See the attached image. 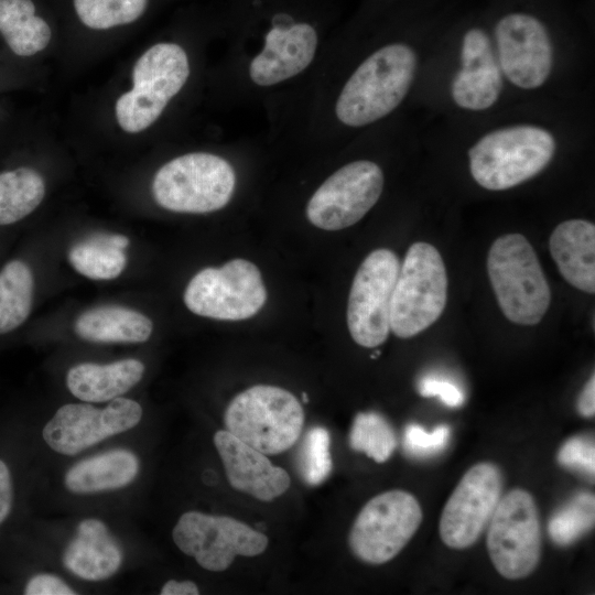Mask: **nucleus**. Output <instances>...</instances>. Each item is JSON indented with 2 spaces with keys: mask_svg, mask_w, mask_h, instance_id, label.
Segmentation results:
<instances>
[{
  "mask_svg": "<svg viewBox=\"0 0 595 595\" xmlns=\"http://www.w3.org/2000/svg\"><path fill=\"white\" fill-rule=\"evenodd\" d=\"M213 441L234 489L261 501H271L289 489L291 478L286 470L274 465L262 452L227 430L217 431Z\"/></svg>",
  "mask_w": 595,
  "mask_h": 595,
  "instance_id": "a211bd4d",
  "label": "nucleus"
},
{
  "mask_svg": "<svg viewBox=\"0 0 595 595\" xmlns=\"http://www.w3.org/2000/svg\"><path fill=\"white\" fill-rule=\"evenodd\" d=\"M142 415V407L128 398H115L102 409L89 403H67L46 422L42 436L54 452L73 456L131 430Z\"/></svg>",
  "mask_w": 595,
  "mask_h": 595,
  "instance_id": "4468645a",
  "label": "nucleus"
},
{
  "mask_svg": "<svg viewBox=\"0 0 595 595\" xmlns=\"http://www.w3.org/2000/svg\"><path fill=\"white\" fill-rule=\"evenodd\" d=\"M161 595H197L198 586L192 581H167L161 588Z\"/></svg>",
  "mask_w": 595,
  "mask_h": 595,
  "instance_id": "58836bf2",
  "label": "nucleus"
},
{
  "mask_svg": "<svg viewBox=\"0 0 595 595\" xmlns=\"http://www.w3.org/2000/svg\"><path fill=\"white\" fill-rule=\"evenodd\" d=\"M594 496L582 493L574 496L553 513L549 522V534L559 545L575 542L594 526Z\"/></svg>",
  "mask_w": 595,
  "mask_h": 595,
  "instance_id": "c756f323",
  "label": "nucleus"
},
{
  "mask_svg": "<svg viewBox=\"0 0 595 595\" xmlns=\"http://www.w3.org/2000/svg\"><path fill=\"white\" fill-rule=\"evenodd\" d=\"M45 183L40 173L18 167L0 173V226L30 215L43 201Z\"/></svg>",
  "mask_w": 595,
  "mask_h": 595,
  "instance_id": "bb28decb",
  "label": "nucleus"
},
{
  "mask_svg": "<svg viewBox=\"0 0 595 595\" xmlns=\"http://www.w3.org/2000/svg\"><path fill=\"white\" fill-rule=\"evenodd\" d=\"M128 246L129 239L123 235H97L74 245L68 251V261L89 279L111 280L126 268L123 249Z\"/></svg>",
  "mask_w": 595,
  "mask_h": 595,
  "instance_id": "a878e982",
  "label": "nucleus"
},
{
  "mask_svg": "<svg viewBox=\"0 0 595 595\" xmlns=\"http://www.w3.org/2000/svg\"><path fill=\"white\" fill-rule=\"evenodd\" d=\"M419 392L423 397H437L451 408L461 407L465 401L462 389L444 377L426 376L419 381Z\"/></svg>",
  "mask_w": 595,
  "mask_h": 595,
  "instance_id": "f704fd0d",
  "label": "nucleus"
},
{
  "mask_svg": "<svg viewBox=\"0 0 595 595\" xmlns=\"http://www.w3.org/2000/svg\"><path fill=\"white\" fill-rule=\"evenodd\" d=\"M236 173L224 158L193 152L162 165L152 182L155 202L174 213L206 214L221 209L231 199Z\"/></svg>",
  "mask_w": 595,
  "mask_h": 595,
  "instance_id": "39448f33",
  "label": "nucleus"
},
{
  "mask_svg": "<svg viewBox=\"0 0 595 595\" xmlns=\"http://www.w3.org/2000/svg\"><path fill=\"white\" fill-rule=\"evenodd\" d=\"M349 445L354 451L363 452L377 463L389 459L397 446L393 429L377 412H360L351 424Z\"/></svg>",
  "mask_w": 595,
  "mask_h": 595,
  "instance_id": "c85d7f7f",
  "label": "nucleus"
},
{
  "mask_svg": "<svg viewBox=\"0 0 595 595\" xmlns=\"http://www.w3.org/2000/svg\"><path fill=\"white\" fill-rule=\"evenodd\" d=\"M558 462L565 467L594 475L595 451L592 440L575 436L567 440L559 451Z\"/></svg>",
  "mask_w": 595,
  "mask_h": 595,
  "instance_id": "72a5a7b5",
  "label": "nucleus"
},
{
  "mask_svg": "<svg viewBox=\"0 0 595 595\" xmlns=\"http://www.w3.org/2000/svg\"><path fill=\"white\" fill-rule=\"evenodd\" d=\"M450 434L447 425H439L432 432H426L418 424H409L403 434V447L415 457L435 455L446 447Z\"/></svg>",
  "mask_w": 595,
  "mask_h": 595,
  "instance_id": "473e14b6",
  "label": "nucleus"
},
{
  "mask_svg": "<svg viewBox=\"0 0 595 595\" xmlns=\"http://www.w3.org/2000/svg\"><path fill=\"white\" fill-rule=\"evenodd\" d=\"M13 505V485L11 473L0 458V526L4 522L11 512Z\"/></svg>",
  "mask_w": 595,
  "mask_h": 595,
  "instance_id": "e433bc0d",
  "label": "nucleus"
},
{
  "mask_svg": "<svg viewBox=\"0 0 595 595\" xmlns=\"http://www.w3.org/2000/svg\"><path fill=\"white\" fill-rule=\"evenodd\" d=\"M447 285L439 250L428 242L412 244L394 284L390 331L400 338H409L432 325L446 305Z\"/></svg>",
  "mask_w": 595,
  "mask_h": 595,
  "instance_id": "423d86ee",
  "label": "nucleus"
},
{
  "mask_svg": "<svg viewBox=\"0 0 595 595\" xmlns=\"http://www.w3.org/2000/svg\"><path fill=\"white\" fill-rule=\"evenodd\" d=\"M577 410L581 415L591 418L595 413V378L594 375L588 379L584 386L578 400Z\"/></svg>",
  "mask_w": 595,
  "mask_h": 595,
  "instance_id": "4c0bfd02",
  "label": "nucleus"
},
{
  "mask_svg": "<svg viewBox=\"0 0 595 595\" xmlns=\"http://www.w3.org/2000/svg\"><path fill=\"white\" fill-rule=\"evenodd\" d=\"M421 522L422 510L414 496L400 489L381 493L357 515L349 548L365 563L383 564L407 545Z\"/></svg>",
  "mask_w": 595,
  "mask_h": 595,
  "instance_id": "9d476101",
  "label": "nucleus"
},
{
  "mask_svg": "<svg viewBox=\"0 0 595 595\" xmlns=\"http://www.w3.org/2000/svg\"><path fill=\"white\" fill-rule=\"evenodd\" d=\"M148 0H74L76 13L83 24L106 30L138 20Z\"/></svg>",
  "mask_w": 595,
  "mask_h": 595,
  "instance_id": "7c9ffc66",
  "label": "nucleus"
},
{
  "mask_svg": "<svg viewBox=\"0 0 595 595\" xmlns=\"http://www.w3.org/2000/svg\"><path fill=\"white\" fill-rule=\"evenodd\" d=\"M400 262L387 248L371 251L359 266L349 292L347 326L360 346L374 348L390 332V303Z\"/></svg>",
  "mask_w": 595,
  "mask_h": 595,
  "instance_id": "f8f14e48",
  "label": "nucleus"
},
{
  "mask_svg": "<svg viewBox=\"0 0 595 595\" xmlns=\"http://www.w3.org/2000/svg\"><path fill=\"white\" fill-rule=\"evenodd\" d=\"M329 432L323 426H313L305 434L299 453V472L305 484L317 486L329 476L333 462L329 451Z\"/></svg>",
  "mask_w": 595,
  "mask_h": 595,
  "instance_id": "2f4dec72",
  "label": "nucleus"
},
{
  "mask_svg": "<svg viewBox=\"0 0 595 595\" xmlns=\"http://www.w3.org/2000/svg\"><path fill=\"white\" fill-rule=\"evenodd\" d=\"M385 184L380 166L369 160L349 162L313 193L306 216L320 229L334 231L359 221L378 202Z\"/></svg>",
  "mask_w": 595,
  "mask_h": 595,
  "instance_id": "ddd939ff",
  "label": "nucleus"
},
{
  "mask_svg": "<svg viewBox=\"0 0 595 595\" xmlns=\"http://www.w3.org/2000/svg\"><path fill=\"white\" fill-rule=\"evenodd\" d=\"M502 475L497 465L472 466L450 496L440 519L442 541L453 549L473 545L487 528L501 498Z\"/></svg>",
  "mask_w": 595,
  "mask_h": 595,
  "instance_id": "2eb2a0df",
  "label": "nucleus"
},
{
  "mask_svg": "<svg viewBox=\"0 0 595 595\" xmlns=\"http://www.w3.org/2000/svg\"><path fill=\"white\" fill-rule=\"evenodd\" d=\"M555 152V140L545 129L521 125L494 130L469 150L474 180L489 191H502L540 173Z\"/></svg>",
  "mask_w": 595,
  "mask_h": 595,
  "instance_id": "f03ea898",
  "label": "nucleus"
},
{
  "mask_svg": "<svg viewBox=\"0 0 595 595\" xmlns=\"http://www.w3.org/2000/svg\"><path fill=\"white\" fill-rule=\"evenodd\" d=\"M0 33L19 56L41 52L51 40V28L31 0H0Z\"/></svg>",
  "mask_w": 595,
  "mask_h": 595,
  "instance_id": "393cba45",
  "label": "nucleus"
},
{
  "mask_svg": "<svg viewBox=\"0 0 595 595\" xmlns=\"http://www.w3.org/2000/svg\"><path fill=\"white\" fill-rule=\"evenodd\" d=\"M317 32L306 22L277 23L268 30L263 44L248 64L249 79L259 87L285 83L313 63Z\"/></svg>",
  "mask_w": 595,
  "mask_h": 595,
  "instance_id": "f3484780",
  "label": "nucleus"
},
{
  "mask_svg": "<svg viewBox=\"0 0 595 595\" xmlns=\"http://www.w3.org/2000/svg\"><path fill=\"white\" fill-rule=\"evenodd\" d=\"M138 456L116 448L74 464L64 476L65 488L77 495L96 494L123 488L139 474Z\"/></svg>",
  "mask_w": 595,
  "mask_h": 595,
  "instance_id": "5701e85b",
  "label": "nucleus"
},
{
  "mask_svg": "<svg viewBox=\"0 0 595 595\" xmlns=\"http://www.w3.org/2000/svg\"><path fill=\"white\" fill-rule=\"evenodd\" d=\"M461 63L451 87L455 104L468 110L491 107L501 93L502 79L490 41L483 30L472 29L465 33Z\"/></svg>",
  "mask_w": 595,
  "mask_h": 595,
  "instance_id": "6ab92c4d",
  "label": "nucleus"
},
{
  "mask_svg": "<svg viewBox=\"0 0 595 595\" xmlns=\"http://www.w3.org/2000/svg\"><path fill=\"white\" fill-rule=\"evenodd\" d=\"M487 271L505 316L536 325L545 315L551 292L534 249L523 235L498 237L487 257Z\"/></svg>",
  "mask_w": 595,
  "mask_h": 595,
  "instance_id": "7ed1b4c3",
  "label": "nucleus"
},
{
  "mask_svg": "<svg viewBox=\"0 0 595 595\" xmlns=\"http://www.w3.org/2000/svg\"><path fill=\"white\" fill-rule=\"evenodd\" d=\"M486 529L488 553L500 575L520 580L536 570L541 530L531 494L516 488L501 496Z\"/></svg>",
  "mask_w": 595,
  "mask_h": 595,
  "instance_id": "1a4fd4ad",
  "label": "nucleus"
},
{
  "mask_svg": "<svg viewBox=\"0 0 595 595\" xmlns=\"http://www.w3.org/2000/svg\"><path fill=\"white\" fill-rule=\"evenodd\" d=\"M188 76V57L178 44L163 42L147 50L133 66L132 89L116 102L121 129L137 133L149 128L184 87Z\"/></svg>",
  "mask_w": 595,
  "mask_h": 595,
  "instance_id": "0eeeda50",
  "label": "nucleus"
},
{
  "mask_svg": "<svg viewBox=\"0 0 595 595\" xmlns=\"http://www.w3.org/2000/svg\"><path fill=\"white\" fill-rule=\"evenodd\" d=\"M416 68L414 51L403 43L385 45L351 73L335 102L337 120L368 126L392 112L407 96Z\"/></svg>",
  "mask_w": 595,
  "mask_h": 595,
  "instance_id": "f257e3e1",
  "label": "nucleus"
},
{
  "mask_svg": "<svg viewBox=\"0 0 595 595\" xmlns=\"http://www.w3.org/2000/svg\"><path fill=\"white\" fill-rule=\"evenodd\" d=\"M296 397L280 387L257 385L238 393L224 414L226 430L262 452L277 455L291 448L304 426Z\"/></svg>",
  "mask_w": 595,
  "mask_h": 595,
  "instance_id": "20e7f679",
  "label": "nucleus"
},
{
  "mask_svg": "<svg viewBox=\"0 0 595 595\" xmlns=\"http://www.w3.org/2000/svg\"><path fill=\"white\" fill-rule=\"evenodd\" d=\"M551 256L562 277L589 294L595 292V226L585 219L559 224L549 240Z\"/></svg>",
  "mask_w": 595,
  "mask_h": 595,
  "instance_id": "412c9836",
  "label": "nucleus"
},
{
  "mask_svg": "<svg viewBox=\"0 0 595 595\" xmlns=\"http://www.w3.org/2000/svg\"><path fill=\"white\" fill-rule=\"evenodd\" d=\"M34 279L21 260L8 262L0 271V334L9 333L30 315Z\"/></svg>",
  "mask_w": 595,
  "mask_h": 595,
  "instance_id": "cd10ccee",
  "label": "nucleus"
},
{
  "mask_svg": "<svg viewBox=\"0 0 595 595\" xmlns=\"http://www.w3.org/2000/svg\"><path fill=\"white\" fill-rule=\"evenodd\" d=\"M145 367L134 358L110 364L83 363L66 374L71 393L85 402H106L128 392L143 377Z\"/></svg>",
  "mask_w": 595,
  "mask_h": 595,
  "instance_id": "4be33fe9",
  "label": "nucleus"
},
{
  "mask_svg": "<svg viewBox=\"0 0 595 595\" xmlns=\"http://www.w3.org/2000/svg\"><path fill=\"white\" fill-rule=\"evenodd\" d=\"M74 331L88 342L137 344L150 338L153 323L138 311L106 305L82 313L75 321Z\"/></svg>",
  "mask_w": 595,
  "mask_h": 595,
  "instance_id": "b1692460",
  "label": "nucleus"
},
{
  "mask_svg": "<svg viewBox=\"0 0 595 595\" xmlns=\"http://www.w3.org/2000/svg\"><path fill=\"white\" fill-rule=\"evenodd\" d=\"M176 547L203 569L226 571L236 556H256L266 551L268 537L229 516L186 511L172 530Z\"/></svg>",
  "mask_w": 595,
  "mask_h": 595,
  "instance_id": "9b49d317",
  "label": "nucleus"
},
{
  "mask_svg": "<svg viewBox=\"0 0 595 595\" xmlns=\"http://www.w3.org/2000/svg\"><path fill=\"white\" fill-rule=\"evenodd\" d=\"M500 69L516 86L540 87L552 68V46L543 24L532 15L512 13L495 29Z\"/></svg>",
  "mask_w": 595,
  "mask_h": 595,
  "instance_id": "dca6fc26",
  "label": "nucleus"
},
{
  "mask_svg": "<svg viewBox=\"0 0 595 595\" xmlns=\"http://www.w3.org/2000/svg\"><path fill=\"white\" fill-rule=\"evenodd\" d=\"M122 560L121 545L106 523L95 518L84 519L77 524L62 556L66 570L89 582L108 580L118 572Z\"/></svg>",
  "mask_w": 595,
  "mask_h": 595,
  "instance_id": "aec40b11",
  "label": "nucleus"
},
{
  "mask_svg": "<svg viewBox=\"0 0 595 595\" xmlns=\"http://www.w3.org/2000/svg\"><path fill=\"white\" fill-rule=\"evenodd\" d=\"M25 595H74L76 592L61 577L50 573L33 575L25 584Z\"/></svg>",
  "mask_w": 595,
  "mask_h": 595,
  "instance_id": "c9c22d12",
  "label": "nucleus"
},
{
  "mask_svg": "<svg viewBox=\"0 0 595 595\" xmlns=\"http://www.w3.org/2000/svg\"><path fill=\"white\" fill-rule=\"evenodd\" d=\"M194 314L220 321H242L256 315L267 301L258 267L234 259L219 268H205L188 282L184 295Z\"/></svg>",
  "mask_w": 595,
  "mask_h": 595,
  "instance_id": "6e6552de",
  "label": "nucleus"
}]
</instances>
